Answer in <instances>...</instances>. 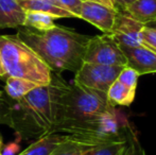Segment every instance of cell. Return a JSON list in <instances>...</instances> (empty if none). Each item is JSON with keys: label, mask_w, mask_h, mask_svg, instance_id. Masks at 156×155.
<instances>
[{"label": "cell", "mask_w": 156, "mask_h": 155, "mask_svg": "<svg viewBox=\"0 0 156 155\" xmlns=\"http://www.w3.org/2000/svg\"><path fill=\"white\" fill-rule=\"evenodd\" d=\"M20 139V137L17 135L16 140L6 143L5 146L2 147L0 155H18L19 151H20V143H19Z\"/></svg>", "instance_id": "cb8c5ba5"}, {"label": "cell", "mask_w": 156, "mask_h": 155, "mask_svg": "<svg viewBox=\"0 0 156 155\" xmlns=\"http://www.w3.org/2000/svg\"><path fill=\"white\" fill-rule=\"evenodd\" d=\"M116 15L117 10L91 0H85L81 5L80 18L91 23L103 33L112 31Z\"/></svg>", "instance_id": "52a82bcc"}, {"label": "cell", "mask_w": 156, "mask_h": 155, "mask_svg": "<svg viewBox=\"0 0 156 155\" xmlns=\"http://www.w3.org/2000/svg\"><path fill=\"white\" fill-rule=\"evenodd\" d=\"M144 26H148V27H150V28L156 29V19H155V20H153V21H151V23H147V25H144Z\"/></svg>", "instance_id": "83f0119b"}, {"label": "cell", "mask_w": 156, "mask_h": 155, "mask_svg": "<svg viewBox=\"0 0 156 155\" xmlns=\"http://www.w3.org/2000/svg\"><path fill=\"white\" fill-rule=\"evenodd\" d=\"M140 45L156 53V29L144 26L139 33Z\"/></svg>", "instance_id": "ffe728a7"}, {"label": "cell", "mask_w": 156, "mask_h": 155, "mask_svg": "<svg viewBox=\"0 0 156 155\" xmlns=\"http://www.w3.org/2000/svg\"><path fill=\"white\" fill-rule=\"evenodd\" d=\"M65 138L66 135L64 134L49 133L37 138L18 155H50L63 140H65Z\"/></svg>", "instance_id": "4fadbf2b"}, {"label": "cell", "mask_w": 156, "mask_h": 155, "mask_svg": "<svg viewBox=\"0 0 156 155\" xmlns=\"http://www.w3.org/2000/svg\"><path fill=\"white\" fill-rule=\"evenodd\" d=\"M25 12H41L56 18H76L73 14L61 8L56 1L50 0H23L18 1Z\"/></svg>", "instance_id": "8fae6325"}, {"label": "cell", "mask_w": 156, "mask_h": 155, "mask_svg": "<svg viewBox=\"0 0 156 155\" xmlns=\"http://www.w3.org/2000/svg\"><path fill=\"white\" fill-rule=\"evenodd\" d=\"M123 68L124 67L121 66H105L83 63L81 68L76 72L73 82L106 93Z\"/></svg>", "instance_id": "8992f818"}, {"label": "cell", "mask_w": 156, "mask_h": 155, "mask_svg": "<svg viewBox=\"0 0 156 155\" xmlns=\"http://www.w3.org/2000/svg\"><path fill=\"white\" fill-rule=\"evenodd\" d=\"M127 155H131V153H129V154H127Z\"/></svg>", "instance_id": "4dcf8cb0"}, {"label": "cell", "mask_w": 156, "mask_h": 155, "mask_svg": "<svg viewBox=\"0 0 156 155\" xmlns=\"http://www.w3.org/2000/svg\"><path fill=\"white\" fill-rule=\"evenodd\" d=\"M2 147H3V145H2V139L0 138V152H1V149H2Z\"/></svg>", "instance_id": "f1b7e54d"}, {"label": "cell", "mask_w": 156, "mask_h": 155, "mask_svg": "<svg viewBox=\"0 0 156 155\" xmlns=\"http://www.w3.org/2000/svg\"><path fill=\"white\" fill-rule=\"evenodd\" d=\"M0 63L6 77L23 79L37 86L51 82L48 65L16 34L0 35Z\"/></svg>", "instance_id": "277c9868"}, {"label": "cell", "mask_w": 156, "mask_h": 155, "mask_svg": "<svg viewBox=\"0 0 156 155\" xmlns=\"http://www.w3.org/2000/svg\"><path fill=\"white\" fill-rule=\"evenodd\" d=\"M0 124L12 128V105L5 93L0 90Z\"/></svg>", "instance_id": "d6986e66"}, {"label": "cell", "mask_w": 156, "mask_h": 155, "mask_svg": "<svg viewBox=\"0 0 156 155\" xmlns=\"http://www.w3.org/2000/svg\"><path fill=\"white\" fill-rule=\"evenodd\" d=\"M114 110L115 106L108 102L106 93L67 82L56 102L52 133L66 135L76 126Z\"/></svg>", "instance_id": "3957f363"}, {"label": "cell", "mask_w": 156, "mask_h": 155, "mask_svg": "<svg viewBox=\"0 0 156 155\" xmlns=\"http://www.w3.org/2000/svg\"><path fill=\"white\" fill-rule=\"evenodd\" d=\"M138 78H139V75L134 69L129 68V67H124L121 70V72L119 73L117 80L119 82H121L122 84L126 85V86L131 87V88L136 89Z\"/></svg>", "instance_id": "44dd1931"}, {"label": "cell", "mask_w": 156, "mask_h": 155, "mask_svg": "<svg viewBox=\"0 0 156 155\" xmlns=\"http://www.w3.org/2000/svg\"><path fill=\"white\" fill-rule=\"evenodd\" d=\"M54 18L46 13L26 12L25 27L38 32H46L55 27Z\"/></svg>", "instance_id": "e0dca14e"}, {"label": "cell", "mask_w": 156, "mask_h": 155, "mask_svg": "<svg viewBox=\"0 0 156 155\" xmlns=\"http://www.w3.org/2000/svg\"><path fill=\"white\" fill-rule=\"evenodd\" d=\"M16 35L41 56L52 72L58 75L63 71L76 73L81 68L91 37L62 26L46 32L23 27L17 29Z\"/></svg>", "instance_id": "6da1fadb"}, {"label": "cell", "mask_w": 156, "mask_h": 155, "mask_svg": "<svg viewBox=\"0 0 156 155\" xmlns=\"http://www.w3.org/2000/svg\"><path fill=\"white\" fill-rule=\"evenodd\" d=\"M142 25L156 19V0H137L122 11H118Z\"/></svg>", "instance_id": "7c38bea8"}, {"label": "cell", "mask_w": 156, "mask_h": 155, "mask_svg": "<svg viewBox=\"0 0 156 155\" xmlns=\"http://www.w3.org/2000/svg\"><path fill=\"white\" fill-rule=\"evenodd\" d=\"M136 89L131 88L126 85L122 84L118 80L112 84L109 89L107 90L106 96L108 102L113 106L121 105V106H129L133 103L135 99Z\"/></svg>", "instance_id": "5bb4252c"}, {"label": "cell", "mask_w": 156, "mask_h": 155, "mask_svg": "<svg viewBox=\"0 0 156 155\" xmlns=\"http://www.w3.org/2000/svg\"><path fill=\"white\" fill-rule=\"evenodd\" d=\"M127 139H129V153H131V155H147L144 148L141 147V145L138 141L137 136H136L133 129L129 131Z\"/></svg>", "instance_id": "603a6c76"}, {"label": "cell", "mask_w": 156, "mask_h": 155, "mask_svg": "<svg viewBox=\"0 0 156 155\" xmlns=\"http://www.w3.org/2000/svg\"><path fill=\"white\" fill-rule=\"evenodd\" d=\"M112 1H113L114 6H115V10L122 11L129 5L133 4L134 2H136L137 0H112Z\"/></svg>", "instance_id": "d4e9b609"}, {"label": "cell", "mask_w": 156, "mask_h": 155, "mask_svg": "<svg viewBox=\"0 0 156 155\" xmlns=\"http://www.w3.org/2000/svg\"><path fill=\"white\" fill-rule=\"evenodd\" d=\"M126 58V67L134 69L139 76L156 72V53L144 46H120Z\"/></svg>", "instance_id": "9c48e42d"}, {"label": "cell", "mask_w": 156, "mask_h": 155, "mask_svg": "<svg viewBox=\"0 0 156 155\" xmlns=\"http://www.w3.org/2000/svg\"><path fill=\"white\" fill-rule=\"evenodd\" d=\"M26 12L17 0H0V29L25 27Z\"/></svg>", "instance_id": "30bf717a"}, {"label": "cell", "mask_w": 156, "mask_h": 155, "mask_svg": "<svg viewBox=\"0 0 156 155\" xmlns=\"http://www.w3.org/2000/svg\"><path fill=\"white\" fill-rule=\"evenodd\" d=\"M0 79H4V80H5V79H6L5 71H4V69L2 68V65H1V63H0Z\"/></svg>", "instance_id": "4316f807"}, {"label": "cell", "mask_w": 156, "mask_h": 155, "mask_svg": "<svg viewBox=\"0 0 156 155\" xmlns=\"http://www.w3.org/2000/svg\"><path fill=\"white\" fill-rule=\"evenodd\" d=\"M84 63L126 67V58L121 48L108 33L91 36L85 51Z\"/></svg>", "instance_id": "5b68a950"}, {"label": "cell", "mask_w": 156, "mask_h": 155, "mask_svg": "<svg viewBox=\"0 0 156 155\" xmlns=\"http://www.w3.org/2000/svg\"><path fill=\"white\" fill-rule=\"evenodd\" d=\"M67 81L52 72L51 82L37 86L18 101H11L12 129L21 139L39 138L52 133L55 123L56 102Z\"/></svg>", "instance_id": "7a4b0ae2"}, {"label": "cell", "mask_w": 156, "mask_h": 155, "mask_svg": "<svg viewBox=\"0 0 156 155\" xmlns=\"http://www.w3.org/2000/svg\"><path fill=\"white\" fill-rule=\"evenodd\" d=\"M127 137H129V135H127ZM129 153V139H127L124 141H116V143L99 146L91 153V155H127Z\"/></svg>", "instance_id": "ac0fdd59"}, {"label": "cell", "mask_w": 156, "mask_h": 155, "mask_svg": "<svg viewBox=\"0 0 156 155\" xmlns=\"http://www.w3.org/2000/svg\"><path fill=\"white\" fill-rule=\"evenodd\" d=\"M82 1H85V0H82Z\"/></svg>", "instance_id": "1f68e13d"}, {"label": "cell", "mask_w": 156, "mask_h": 155, "mask_svg": "<svg viewBox=\"0 0 156 155\" xmlns=\"http://www.w3.org/2000/svg\"><path fill=\"white\" fill-rule=\"evenodd\" d=\"M17 1H23V0H17ZM50 1H55V0H50Z\"/></svg>", "instance_id": "f546056e"}, {"label": "cell", "mask_w": 156, "mask_h": 155, "mask_svg": "<svg viewBox=\"0 0 156 155\" xmlns=\"http://www.w3.org/2000/svg\"><path fill=\"white\" fill-rule=\"evenodd\" d=\"M144 26V25L133 20L121 12L117 11L115 23L108 34H111L112 37L117 41L119 46H127V47L141 46L139 41V33Z\"/></svg>", "instance_id": "ba28073f"}, {"label": "cell", "mask_w": 156, "mask_h": 155, "mask_svg": "<svg viewBox=\"0 0 156 155\" xmlns=\"http://www.w3.org/2000/svg\"><path fill=\"white\" fill-rule=\"evenodd\" d=\"M37 85L29 81L23 80V79L6 77L5 79V86H4V91L5 96L12 101H18L23 99L25 96L34 88H36Z\"/></svg>", "instance_id": "9a60e30c"}, {"label": "cell", "mask_w": 156, "mask_h": 155, "mask_svg": "<svg viewBox=\"0 0 156 155\" xmlns=\"http://www.w3.org/2000/svg\"><path fill=\"white\" fill-rule=\"evenodd\" d=\"M96 148L66 135L65 140H63L50 155H91Z\"/></svg>", "instance_id": "2e32d148"}, {"label": "cell", "mask_w": 156, "mask_h": 155, "mask_svg": "<svg viewBox=\"0 0 156 155\" xmlns=\"http://www.w3.org/2000/svg\"><path fill=\"white\" fill-rule=\"evenodd\" d=\"M61 8L67 10L71 14L76 16V18H80L81 5H82V0H55Z\"/></svg>", "instance_id": "7402d4cb"}, {"label": "cell", "mask_w": 156, "mask_h": 155, "mask_svg": "<svg viewBox=\"0 0 156 155\" xmlns=\"http://www.w3.org/2000/svg\"><path fill=\"white\" fill-rule=\"evenodd\" d=\"M91 1L99 2V3H102V4H104V5H106V6H109V8L115 9V6H114V3H113V1H112V0H91Z\"/></svg>", "instance_id": "484cf974"}]
</instances>
